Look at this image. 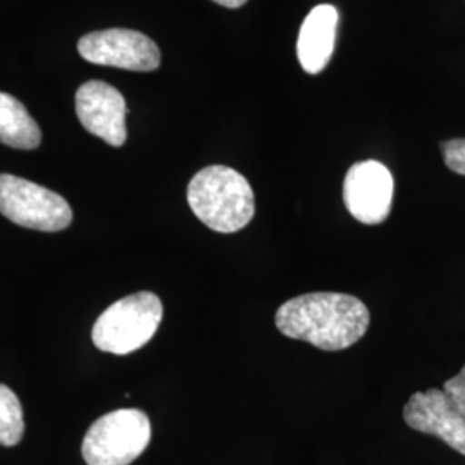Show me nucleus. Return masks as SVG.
I'll use <instances>...</instances> for the list:
<instances>
[{"label": "nucleus", "instance_id": "nucleus-9", "mask_svg": "<svg viewBox=\"0 0 465 465\" xmlns=\"http://www.w3.org/2000/svg\"><path fill=\"white\" fill-rule=\"evenodd\" d=\"M403 419L412 430L438 436L465 457V417L443 390L430 388L414 393L403 409Z\"/></svg>", "mask_w": 465, "mask_h": 465}, {"label": "nucleus", "instance_id": "nucleus-4", "mask_svg": "<svg viewBox=\"0 0 465 465\" xmlns=\"http://www.w3.org/2000/svg\"><path fill=\"white\" fill-rule=\"evenodd\" d=\"M152 438L150 419L138 409H119L97 419L84 436L82 451L88 465H130Z\"/></svg>", "mask_w": 465, "mask_h": 465}, {"label": "nucleus", "instance_id": "nucleus-1", "mask_svg": "<svg viewBox=\"0 0 465 465\" xmlns=\"http://www.w3.org/2000/svg\"><path fill=\"white\" fill-rule=\"evenodd\" d=\"M274 321L280 332L292 340L338 351L355 345L366 334L371 314L364 302L353 295L317 292L284 302Z\"/></svg>", "mask_w": 465, "mask_h": 465}, {"label": "nucleus", "instance_id": "nucleus-7", "mask_svg": "<svg viewBox=\"0 0 465 465\" xmlns=\"http://www.w3.org/2000/svg\"><path fill=\"white\" fill-rule=\"evenodd\" d=\"M393 186V176L381 163H355L343 182L347 211L359 223L381 224L391 213Z\"/></svg>", "mask_w": 465, "mask_h": 465}, {"label": "nucleus", "instance_id": "nucleus-3", "mask_svg": "<svg viewBox=\"0 0 465 465\" xmlns=\"http://www.w3.org/2000/svg\"><path fill=\"white\" fill-rule=\"evenodd\" d=\"M163 302L152 292L117 300L97 319L92 340L97 349L114 355L140 350L153 338L163 321Z\"/></svg>", "mask_w": 465, "mask_h": 465}, {"label": "nucleus", "instance_id": "nucleus-14", "mask_svg": "<svg viewBox=\"0 0 465 465\" xmlns=\"http://www.w3.org/2000/svg\"><path fill=\"white\" fill-rule=\"evenodd\" d=\"M443 391L451 400L453 407L465 417V366L455 378L443 384Z\"/></svg>", "mask_w": 465, "mask_h": 465}, {"label": "nucleus", "instance_id": "nucleus-2", "mask_svg": "<svg viewBox=\"0 0 465 465\" xmlns=\"http://www.w3.org/2000/svg\"><path fill=\"white\" fill-rule=\"evenodd\" d=\"M186 197L193 214L213 232H240L255 214L252 186L232 167H203L192 178Z\"/></svg>", "mask_w": 465, "mask_h": 465}, {"label": "nucleus", "instance_id": "nucleus-10", "mask_svg": "<svg viewBox=\"0 0 465 465\" xmlns=\"http://www.w3.org/2000/svg\"><path fill=\"white\" fill-rule=\"evenodd\" d=\"M338 11L322 4L314 7L300 28L297 55L305 73L319 74L328 66L334 50Z\"/></svg>", "mask_w": 465, "mask_h": 465}, {"label": "nucleus", "instance_id": "nucleus-5", "mask_svg": "<svg viewBox=\"0 0 465 465\" xmlns=\"http://www.w3.org/2000/svg\"><path fill=\"white\" fill-rule=\"evenodd\" d=\"M0 214L47 232L66 230L73 221V211L59 193L13 174H0Z\"/></svg>", "mask_w": 465, "mask_h": 465}, {"label": "nucleus", "instance_id": "nucleus-6", "mask_svg": "<svg viewBox=\"0 0 465 465\" xmlns=\"http://www.w3.org/2000/svg\"><path fill=\"white\" fill-rule=\"evenodd\" d=\"M78 52L92 64L128 71L149 73L161 64V50L157 44L147 35L126 28L84 35L78 42Z\"/></svg>", "mask_w": 465, "mask_h": 465}, {"label": "nucleus", "instance_id": "nucleus-11", "mask_svg": "<svg viewBox=\"0 0 465 465\" xmlns=\"http://www.w3.org/2000/svg\"><path fill=\"white\" fill-rule=\"evenodd\" d=\"M0 143L19 150H34L42 143V132L28 109L4 92H0Z\"/></svg>", "mask_w": 465, "mask_h": 465}, {"label": "nucleus", "instance_id": "nucleus-15", "mask_svg": "<svg viewBox=\"0 0 465 465\" xmlns=\"http://www.w3.org/2000/svg\"><path fill=\"white\" fill-rule=\"evenodd\" d=\"M219 5L223 7H228V9H236V7H242L247 0H214Z\"/></svg>", "mask_w": 465, "mask_h": 465}, {"label": "nucleus", "instance_id": "nucleus-13", "mask_svg": "<svg viewBox=\"0 0 465 465\" xmlns=\"http://www.w3.org/2000/svg\"><path fill=\"white\" fill-rule=\"evenodd\" d=\"M441 152L450 171L465 176V138H455L441 143Z\"/></svg>", "mask_w": 465, "mask_h": 465}, {"label": "nucleus", "instance_id": "nucleus-12", "mask_svg": "<svg viewBox=\"0 0 465 465\" xmlns=\"http://www.w3.org/2000/svg\"><path fill=\"white\" fill-rule=\"evenodd\" d=\"M25 432V419L23 409L16 393L0 384V445L15 447Z\"/></svg>", "mask_w": 465, "mask_h": 465}, {"label": "nucleus", "instance_id": "nucleus-8", "mask_svg": "<svg viewBox=\"0 0 465 465\" xmlns=\"http://www.w3.org/2000/svg\"><path fill=\"white\" fill-rule=\"evenodd\" d=\"M126 100L113 84L92 80L76 92V114L88 134L113 147L126 143Z\"/></svg>", "mask_w": 465, "mask_h": 465}]
</instances>
